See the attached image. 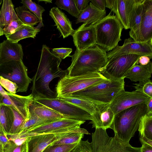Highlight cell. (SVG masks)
Returning a JSON list of instances; mask_svg holds the SVG:
<instances>
[{
	"label": "cell",
	"instance_id": "1",
	"mask_svg": "<svg viewBox=\"0 0 152 152\" xmlns=\"http://www.w3.org/2000/svg\"><path fill=\"white\" fill-rule=\"evenodd\" d=\"M61 61V59L51 52L46 45H42L37 69L31 79L33 85L31 94L34 98H56L55 93L50 88L49 85L54 78H61L67 75V69L63 70L59 67Z\"/></svg>",
	"mask_w": 152,
	"mask_h": 152
},
{
	"label": "cell",
	"instance_id": "2",
	"mask_svg": "<svg viewBox=\"0 0 152 152\" xmlns=\"http://www.w3.org/2000/svg\"><path fill=\"white\" fill-rule=\"evenodd\" d=\"M69 56L72 63L67 69L70 77L99 72L108 61L107 52L97 45L80 51L76 49Z\"/></svg>",
	"mask_w": 152,
	"mask_h": 152
},
{
	"label": "cell",
	"instance_id": "3",
	"mask_svg": "<svg viewBox=\"0 0 152 152\" xmlns=\"http://www.w3.org/2000/svg\"><path fill=\"white\" fill-rule=\"evenodd\" d=\"M146 114L145 103L124 110L115 115L111 129L118 138L127 144L138 129L141 118Z\"/></svg>",
	"mask_w": 152,
	"mask_h": 152
},
{
	"label": "cell",
	"instance_id": "4",
	"mask_svg": "<svg viewBox=\"0 0 152 152\" xmlns=\"http://www.w3.org/2000/svg\"><path fill=\"white\" fill-rule=\"evenodd\" d=\"M111 12L94 24L96 45L106 52L110 51L121 40V37L124 27Z\"/></svg>",
	"mask_w": 152,
	"mask_h": 152
},
{
	"label": "cell",
	"instance_id": "5",
	"mask_svg": "<svg viewBox=\"0 0 152 152\" xmlns=\"http://www.w3.org/2000/svg\"><path fill=\"white\" fill-rule=\"evenodd\" d=\"M124 79H108L70 95L85 98L99 104H110L115 96L124 89Z\"/></svg>",
	"mask_w": 152,
	"mask_h": 152
},
{
	"label": "cell",
	"instance_id": "6",
	"mask_svg": "<svg viewBox=\"0 0 152 152\" xmlns=\"http://www.w3.org/2000/svg\"><path fill=\"white\" fill-rule=\"evenodd\" d=\"M107 79L99 72L90 73L75 77L67 75L60 78L56 85V97L70 95Z\"/></svg>",
	"mask_w": 152,
	"mask_h": 152
},
{
	"label": "cell",
	"instance_id": "7",
	"mask_svg": "<svg viewBox=\"0 0 152 152\" xmlns=\"http://www.w3.org/2000/svg\"><path fill=\"white\" fill-rule=\"evenodd\" d=\"M93 152H141L140 147H134L120 140L115 134L110 137L106 130L96 128L92 134Z\"/></svg>",
	"mask_w": 152,
	"mask_h": 152
},
{
	"label": "cell",
	"instance_id": "8",
	"mask_svg": "<svg viewBox=\"0 0 152 152\" xmlns=\"http://www.w3.org/2000/svg\"><path fill=\"white\" fill-rule=\"evenodd\" d=\"M75 133L90 134L87 130L80 127L33 135L26 138L24 152H42L55 141Z\"/></svg>",
	"mask_w": 152,
	"mask_h": 152
},
{
	"label": "cell",
	"instance_id": "9",
	"mask_svg": "<svg viewBox=\"0 0 152 152\" xmlns=\"http://www.w3.org/2000/svg\"><path fill=\"white\" fill-rule=\"evenodd\" d=\"M85 121L62 118L47 122L17 134H10L9 138L10 140L19 139L25 140L27 138L37 134L80 127Z\"/></svg>",
	"mask_w": 152,
	"mask_h": 152
},
{
	"label": "cell",
	"instance_id": "10",
	"mask_svg": "<svg viewBox=\"0 0 152 152\" xmlns=\"http://www.w3.org/2000/svg\"><path fill=\"white\" fill-rule=\"evenodd\" d=\"M141 56L134 54H126L108 58L106 65L99 72L108 79L123 78L128 71L137 64Z\"/></svg>",
	"mask_w": 152,
	"mask_h": 152
},
{
	"label": "cell",
	"instance_id": "11",
	"mask_svg": "<svg viewBox=\"0 0 152 152\" xmlns=\"http://www.w3.org/2000/svg\"><path fill=\"white\" fill-rule=\"evenodd\" d=\"M22 61H12L0 65V76L15 83L17 92H26L32 79Z\"/></svg>",
	"mask_w": 152,
	"mask_h": 152
},
{
	"label": "cell",
	"instance_id": "12",
	"mask_svg": "<svg viewBox=\"0 0 152 152\" xmlns=\"http://www.w3.org/2000/svg\"><path fill=\"white\" fill-rule=\"evenodd\" d=\"M34 99L67 118L85 121L93 120L92 116L85 111L56 97L53 99L37 97Z\"/></svg>",
	"mask_w": 152,
	"mask_h": 152
},
{
	"label": "cell",
	"instance_id": "13",
	"mask_svg": "<svg viewBox=\"0 0 152 152\" xmlns=\"http://www.w3.org/2000/svg\"><path fill=\"white\" fill-rule=\"evenodd\" d=\"M134 54L152 58V39L146 42L135 41L131 37L124 40L122 46L117 45L107 52L108 58L119 56Z\"/></svg>",
	"mask_w": 152,
	"mask_h": 152
},
{
	"label": "cell",
	"instance_id": "14",
	"mask_svg": "<svg viewBox=\"0 0 152 152\" xmlns=\"http://www.w3.org/2000/svg\"><path fill=\"white\" fill-rule=\"evenodd\" d=\"M151 97L141 92L135 90L127 91L124 89L118 93L109 104L115 115L132 106L146 102Z\"/></svg>",
	"mask_w": 152,
	"mask_h": 152
},
{
	"label": "cell",
	"instance_id": "15",
	"mask_svg": "<svg viewBox=\"0 0 152 152\" xmlns=\"http://www.w3.org/2000/svg\"><path fill=\"white\" fill-rule=\"evenodd\" d=\"M73 41L76 49L80 51L96 45V35L93 25L83 23L72 35Z\"/></svg>",
	"mask_w": 152,
	"mask_h": 152
},
{
	"label": "cell",
	"instance_id": "16",
	"mask_svg": "<svg viewBox=\"0 0 152 152\" xmlns=\"http://www.w3.org/2000/svg\"><path fill=\"white\" fill-rule=\"evenodd\" d=\"M146 42L152 39V0H145L139 30L133 39Z\"/></svg>",
	"mask_w": 152,
	"mask_h": 152
},
{
	"label": "cell",
	"instance_id": "17",
	"mask_svg": "<svg viewBox=\"0 0 152 152\" xmlns=\"http://www.w3.org/2000/svg\"><path fill=\"white\" fill-rule=\"evenodd\" d=\"M31 94L23 96L7 92L6 94L0 93V104L14 108L26 119L30 117L28 106L33 99Z\"/></svg>",
	"mask_w": 152,
	"mask_h": 152
},
{
	"label": "cell",
	"instance_id": "18",
	"mask_svg": "<svg viewBox=\"0 0 152 152\" xmlns=\"http://www.w3.org/2000/svg\"><path fill=\"white\" fill-rule=\"evenodd\" d=\"M145 0H127L129 35L133 39L140 27Z\"/></svg>",
	"mask_w": 152,
	"mask_h": 152
},
{
	"label": "cell",
	"instance_id": "19",
	"mask_svg": "<svg viewBox=\"0 0 152 152\" xmlns=\"http://www.w3.org/2000/svg\"><path fill=\"white\" fill-rule=\"evenodd\" d=\"M92 116L93 120L90 123L92 124V128L106 130L111 129L115 114L110 108L109 104H102L98 106L96 113Z\"/></svg>",
	"mask_w": 152,
	"mask_h": 152
},
{
	"label": "cell",
	"instance_id": "20",
	"mask_svg": "<svg viewBox=\"0 0 152 152\" xmlns=\"http://www.w3.org/2000/svg\"><path fill=\"white\" fill-rule=\"evenodd\" d=\"M23 56L22 45L7 39L0 43V65L12 61H22Z\"/></svg>",
	"mask_w": 152,
	"mask_h": 152
},
{
	"label": "cell",
	"instance_id": "21",
	"mask_svg": "<svg viewBox=\"0 0 152 152\" xmlns=\"http://www.w3.org/2000/svg\"><path fill=\"white\" fill-rule=\"evenodd\" d=\"M49 15L54 20L64 38L72 35L75 30L72 28L71 23L65 14L58 7L51 8Z\"/></svg>",
	"mask_w": 152,
	"mask_h": 152
},
{
	"label": "cell",
	"instance_id": "22",
	"mask_svg": "<svg viewBox=\"0 0 152 152\" xmlns=\"http://www.w3.org/2000/svg\"><path fill=\"white\" fill-rule=\"evenodd\" d=\"M28 110L29 115H34L45 120L51 121L62 118H67L50 107L37 102L34 99L29 105Z\"/></svg>",
	"mask_w": 152,
	"mask_h": 152
},
{
	"label": "cell",
	"instance_id": "23",
	"mask_svg": "<svg viewBox=\"0 0 152 152\" xmlns=\"http://www.w3.org/2000/svg\"><path fill=\"white\" fill-rule=\"evenodd\" d=\"M106 11H103L95 7L91 2L80 13L76 21V24L83 22L94 25L106 16Z\"/></svg>",
	"mask_w": 152,
	"mask_h": 152
},
{
	"label": "cell",
	"instance_id": "24",
	"mask_svg": "<svg viewBox=\"0 0 152 152\" xmlns=\"http://www.w3.org/2000/svg\"><path fill=\"white\" fill-rule=\"evenodd\" d=\"M58 98L79 107L92 116L96 113L98 106L102 104L85 98L71 95Z\"/></svg>",
	"mask_w": 152,
	"mask_h": 152
},
{
	"label": "cell",
	"instance_id": "25",
	"mask_svg": "<svg viewBox=\"0 0 152 152\" xmlns=\"http://www.w3.org/2000/svg\"><path fill=\"white\" fill-rule=\"evenodd\" d=\"M152 73V63L150 61L145 66L136 64L128 71L124 78H128L133 82H139L150 78Z\"/></svg>",
	"mask_w": 152,
	"mask_h": 152
},
{
	"label": "cell",
	"instance_id": "26",
	"mask_svg": "<svg viewBox=\"0 0 152 152\" xmlns=\"http://www.w3.org/2000/svg\"><path fill=\"white\" fill-rule=\"evenodd\" d=\"M111 12L122 24L125 30L129 29L128 17L127 0H114L113 5L110 9Z\"/></svg>",
	"mask_w": 152,
	"mask_h": 152
},
{
	"label": "cell",
	"instance_id": "27",
	"mask_svg": "<svg viewBox=\"0 0 152 152\" xmlns=\"http://www.w3.org/2000/svg\"><path fill=\"white\" fill-rule=\"evenodd\" d=\"M19 19L12 1L3 0L0 11V27L3 28L11 21Z\"/></svg>",
	"mask_w": 152,
	"mask_h": 152
},
{
	"label": "cell",
	"instance_id": "28",
	"mask_svg": "<svg viewBox=\"0 0 152 152\" xmlns=\"http://www.w3.org/2000/svg\"><path fill=\"white\" fill-rule=\"evenodd\" d=\"M39 29L29 25H25L14 33L5 35L7 39L12 42L18 43L21 39L28 37L34 38L40 31Z\"/></svg>",
	"mask_w": 152,
	"mask_h": 152
},
{
	"label": "cell",
	"instance_id": "29",
	"mask_svg": "<svg viewBox=\"0 0 152 152\" xmlns=\"http://www.w3.org/2000/svg\"><path fill=\"white\" fill-rule=\"evenodd\" d=\"M13 120V113L10 107L0 104V124L7 134L11 128Z\"/></svg>",
	"mask_w": 152,
	"mask_h": 152
},
{
	"label": "cell",
	"instance_id": "30",
	"mask_svg": "<svg viewBox=\"0 0 152 152\" xmlns=\"http://www.w3.org/2000/svg\"><path fill=\"white\" fill-rule=\"evenodd\" d=\"M15 10L19 20L25 25L33 26L40 22L38 18L23 5L15 8Z\"/></svg>",
	"mask_w": 152,
	"mask_h": 152
},
{
	"label": "cell",
	"instance_id": "31",
	"mask_svg": "<svg viewBox=\"0 0 152 152\" xmlns=\"http://www.w3.org/2000/svg\"><path fill=\"white\" fill-rule=\"evenodd\" d=\"M138 131L140 136L152 140V114H146L141 117Z\"/></svg>",
	"mask_w": 152,
	"mask_h": 152
},
{
	"label": "cell",
	"instance_id": "32",
	"mask_svg": "<svg viewBox=\"0 0 152 152\" xmlns=\"http://www.w3.org/2000/svg\"><path fill=\"white\" fill-rule=\"evenodd\" d=\"M55 4L58 7L65 10L76 18H77L80 14L77 7L75 0H57Z\"/></svg>",
	"mask_w": 152,
	"mask_h": 152
},
{
	"label": "cell",
	"instance_id": "33",
	"mask_svg": "<svg viewBox=\"0 0 152 152\" xmlns=\"http://www.w3.org/2000/svg\"><path fill=\"white\" fill-rule=\"evenodd\" d=\"M21 3L33 12L39 19L41 27L43 26L42 16V13L45 11L44 8L31 0H22Z\"/></svg>",
	"mask_w": 152,
	"mask_h": 152
},
{
	"label": "cell",
	"instance_id": "34",
	"mask_svg": "<svg viewBox=\"0 0 152 152\" xmlns=\"http://www.w3.org/2000/svg\"><path fill=\"white\" fill-rule=\"evenodd\" d=\"M10 107L13 113L14 120L11 128L7 134H17L20 132L21 127L26 119L14 108Z\"/></svg>",
	"mask_w": 152,
	"mask_h": 152
},
{
	"label": "cell",
	"instance_id": "35",
	"mask_svg": "<svg viewBox=\"0 0 152 152\" xmlns=\"http://www.w3.org/2000/svg\"><path fill=\"white\" fill-rule=\"evenodd\" d=\"M50 121H51L41 119L34 115L30 114L29 118L25 121L21 127L19 133L37 127Z\"/></svg>",
	"mask_w": 152,
	"mask_h": 152
},
{
	"label": "cell",
	"instance_id": "36",
	"mask_svg": "<svg viewBox=\"0 0 152 152\" xmlns=\"http://www.w3.org/2000/svg\"><path fill=\"white\" fill-rule=\"evenodd\" d=\"M84 134L80 133H73L58 140L52 145H69L78 143L83 138Z\"/></svg>",
	"mask_w": 152,
	"mask_h": 152
},
{
	"label": "cell",
	"instance_id": "37",
	"mask_svg": "<svg viewBox=\"0 0 152 152\" xmlns=\"http://www.w3.org/2000/svg\"><path fill=\"white\" fill-rule=\"evenodd\" d=\"M135 90L141 92L150 97L152 98V82L150 78L134 83Z\"/></svg>",
	"mask_w": 152,
	"mask_h": 152
},
{
	"label": "cell",
	"instance_id": "38",
	"mask_svg": "<svg viewBox=\"0 0 152 152\" xmlns=\"http://www.w3.org/2000/svg\"><path fill=\"white\" fill-rule=\"evenodd\" d=\"M78 143L69 145H52L47 147L42 152H71Z\"/></svg>",
	"mask_w": 152,
	"mask_h": 152
},
{
	"label": "cell",
	"instance_id": "39",
	"mask_svg": "<svg viewBox=\"0 0 152 152\" xmlns=\"http://www.w3.org/2000/svg\"><path fill=\"white\" fill-rule=\"evenodd\" d=\"M25 25L19 19L13 20L3 28V34H12Z\"/></svg>",
	"mask_w": 152,
	"mask_h": 152
},
{
	"label": "cell",
	"instance_id": "40",
	"mask_svg": "<svg viewBox=\"0 0 152 152\" xmlns=\"http://www.w3.org/2000/svg\"><path fill=\"white\" fill-rule=\"evenodd\" d=\"M25 149V142L18 145L12 141L9 140V142L3 147L4 152H24Z\"/></svg>",
	"mask_w": 152,
	"mask_h": 152
},
{
	"label": "cell",
	"instance_id": "41",
	"mask_svg": "<svg viewBox=\"0 0 152 152\" xmlns=\"http://www.w3.org/2000/svg\"><path fill=\"white\" fill-rule=\"evenodd\" d=\"M0 84L9 93L15 94L17 92L18 88L16 84L1 76Z\"/></svg>",
	"mask_w": 152,
	"mask_h": 152
},
{
	"label": "cell",
	"instance_id": "42",
	"mask_svg": "<svg viewBox=\"0 0 152 152\" xmlns=\"http://www.w3.org/2000/svg\"><path fill=\"white\" fill-rule=\"evenodd\" d=\"M71 152H93L91 143L81 140Z\"/></svg>",
	"mask_w": 152,
	"mask_h": 152
},
{
	"label": "cell",
	"instance_id": "43",
	"mask_svg": "<svg viewBox=\"0 0 152 152\" xmlns=\"http://www.w3.org/2000/svg\"><path fill=\"white\" fill-rule=\"evenodd\" d=\"M72 51L71 48H60L52 49V53L61 59H64L68 56Z\"/></svg>",
	"mask_w": 152,
	"mask_h": 152
},
{
	"label": "cell",
	"instance_id": "44",
	"mask_svg": "<svg viewBox=\"0 0 152 152\" xmlns=\"http://www.w3.org/2000/svg\"><path fill=\"white\" fill-rule=\"evenodd\" d=\"M77 7L80 13L88 5L90 0H75Z\"/></svg>",
	"mask_w": 152,
	"mask_h": 152
},
{
	"label": "cell",
	"instance_id": "45",
	"mask_svg": "<svg viewBox=\"0 0 152 152\" xmlns=\"http://www.w3.org/2000/svg\"><path fill=\"white\" fill-rule=\"evenodd\" d=\"M7 134L1 125H0V142L4 147L9 142Z\"/></svg>",
	"mask_w": 152,
	"mask_h": 152
},
{
	"label": "cell",
	"instance_id": "46",
	"mask_svg": "<svg viewBox=\"0 0 152 152\" xmlns=\"http://www.w3.org/2000/svg\"><path fill=\"white\" fill-rule=\"evenodd\" d=\"M90 1L99 9L103 11H105V0H90Z\"/></svg>",
	"mask_w": 152,
	"mask_h": 152
},
{
	"label": "cell",
	"instance_id": "47",
	"mask_svg": "<svg viewBox=\"0 0 152 152\" xmlns=\"http://www.w3.org/2000/svg\"><path fill=\"white\" fill-rule=\"evenodd\" d=\"M151 58L148 56H141L138 60L137 64L142 66L146 65L150 62Z\"/></svg>",
	"mask_w": 152,
	"mask_h": 152
},
{
	"label": "cell",
	"instance_id": "48",
	"mask_svg": "<svg viewBox=\"0 0 152 152\" xmlns=\"http://www.w3.org/2000/svg\"><path fill=\"white\" fill-rule=\"evenodd\" d=\"M141 152H152V146L146 143H142Z\"/></svg>",
	"mask_w": 152,
	"mask_h": 152
},
{
	"label": "cell",
	"instance_id": "49",
	"mask_svg": "<svg viewBox=\"0 0 152 152\" xmlns=\"http://www.w3.org/2000/svg\"><path fill=\"white\" fill-rule=\"evenodd\" d=\"M146 107V114H152V98H150L145 103Z\"/></svg>",
	"mask_w": 152,
	"mask_h": 152
},
{
	"label": "cell",
	"instance_id": "50",
	"mask_svg": "<svg viewBox=\"0 0 152 152\" xmlns=\"http://www.w3.org/2000/svg\"><path fill=\"white\" fill-rule=\"evenodd\" d=\"M7 93V92L5 91L0 84V93L2 94H6Z\"/></svg>",
	"mask_w": 152,
	"mask_h": 152
},
{
	"label": "cell",
	"instance_id": "51",
	"mask_svg": "<svg viewBox=\"0 0 152 152\" xmlns=\"http://www.w3.org/2000/svg\"><path fill=\"white\" fill-rule=\"evenodd\" d=\"M39 1H44L45 2V4H47V3H52V1L50 0H38Z\"/></svg>",
	"mask_w": 152,
	"mask_h": 152
},
{
	"label": "cell",
	"instance_id": "52",
	"mask_svg": "<svg viewBox=\"0 0 152 152\" xmlns=\"http://www.w3.org/2000/svg\"><path fill=\"white\" fill-rule=\"evenodd\" d=\"M0 152H4L3 145L0 142Z\"/></svg>",
	"mask_w": 152,
	"mask_h": 152
},
{
	"label": "cell",
	"instance_id": "53",
	"mask_svg": "<svg viewBox=\"0 0 152 152\" xmlns=\"http://www.w3.org/2000/svg\"><path fill=\"white\" fill-rule=\"evenodd\" d=\"M4 35L3 28L0 27V36Z\"/></svg>",
	"mask_w": 152,
	"mask_h": 152
},
{
	"label": "cell",
	"instance_id": "54",
	"mask_svg": "<svg viewBox=\"0 0 152 152\" xmlns=\"http://www.w3.org/2000/svg\"><path fill=\"white\" fill-rule=\"evenodd\" d=\"M3 0H0V6L1 5V4L3 2Z\"/></svg>",
	"mask_w": 152,
	"mask_h": 152
},
{
	"label": "cell",
	"instance_id": "55",
	"mask_svg": "<svg viewBox=\"0 0 152 152\" xmlns=\"http://www.w3.org/2000/svg\"></svg>",
	"mask_w": 152,
	"mask_h": 152
}]
</instances>
